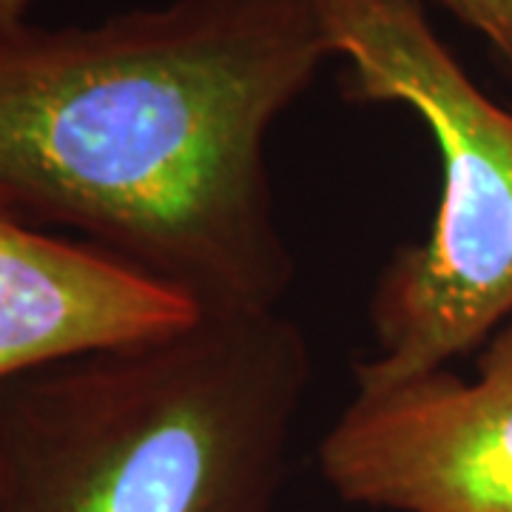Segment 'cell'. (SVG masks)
<instances>
[{
  "instance_id": "6da1fadb",
  "label": "cell",
  "mask_w": 512,
  "mask_h": 512,
  "mask_svg": "<svg viewBox=\"0 0 512 512\" xmlns=\"http://www.w3.org/2000/svg\"><path fill=\"white\" fill-rule=\"evenodd\" d=\"M333 52L316 0H168L0 29V211L66 228L200 313L279 311L268 137Z\"/></svg>"
},
{
  "instance_id": "7a4b0ae2",
  "label": "cell",
  "mask_w": 512,
  "mask_h": 512,
  "mask_svg": "<svg viewBox=\"0 0 512 512\" xmlns=\"http://www.w3.org/2000/svg\"><path fill=\"white\" fill-rule=\"evenodd\" d=\"M311 384L288 313L183 328L0 382V512H276Z\"/></svg>"
},
{
  "instance_id": "3957f363",
  "label": "cell",
  "mask_w": 512,
  "mask_h": 512,
  "mask_svg": "<svg viewBox=\"0 0 512 512\" xmlns=\"http://www.w3.org/2000/svg\"><path fill=\"white\" fill-rule=\"evenodd\" d=\"M348 89L427 126L441 163L430 237L387 262L370 299L376 353L356 387L447 367L512 319V111L436 35L419 0H316Z\"/></svg>"
},
{
  "instance_id": "277c9868",
  "label": "cell",
  "mask_w": 512,
  "mask_h": 512,
  "mask_svg": "<svg viewBox=\"0 0 512 512\" xmlns=\"http://www.w3.org/2000/svg\"><path fill=\"white\" fill-rule=\"evenodd\" d=\"M345 504L390 512H512V319L484 342L473 379L447 367L356 387L319 444Z\"/></svg>"
},
{
  "instance_id": "5b68a950",
  "label": "cell",
  "mask_w": 512,
  "mask_h": 512,
  "mask_svg": "<svg viewBox=\"0 0 512 512\" xmlns=\"http://www.w3.org/2000/svg\"><path fill=\"white\" fill-rule=\"evenodd\" d=\"M183 293L83 239L0 211V382L183 328Z\"/></svg>"
},
{
  "instance_id": "8992f818",
  "label": "cell",
  "mask_w": 512,
  "mask_h": 512,
  "mask_svg": "<svg viewBox=\"0 0 512 512\" xmlns=\"http://www.w3.org/2000/svg\"><path fill=\"white\" fill-rule=\"evenodd\" d=\"M441 6L473 29L512 77V0H439Z\"/></svg>"
},
{
  "instance_id": "52a82bcc",
  "label": "cell",
  "mask_w": 512,
  "mask_h": 512,
  "mask_svg": "<svg viewBox=\"0 0 512 512\" xmlns=\"http://www.w3.org/2000/svg\"><path fill=\"white\" fill-rule=\"evenodd\" d=\"M29 9H32V0H0V29L29 20Z\"/></svg>"
}]
</instances>
